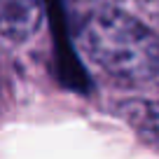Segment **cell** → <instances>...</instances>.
<instances>
[{"mask_svg": "<svg viewBox=\"0 0 159 159\" xmlns=\"http://www.w3.org/2000/svg\"><path fill=\"white\" fill-rule=\"evenodd\" d=\"M77 42L105 75L145 82L159 75V35L119 10H98L80 26Z\"/></svg>", "mask_w": 159, "mask_h": 159, "instance_id": "obj_1", "label": "cell"}, {"mask_svg": "<svg viewBox=\"0 0 159 159\" xmlns=\"http://www.w3.org/2000/svg\"><path fill=\"white\" fill-rule=\"evenodd\" d=\"M140 131L148 138V143H152L154 148H159V103H152L143 110L140 115Z\"/></svg>", "mask_w": 159, "mask_h": 159, "instance_id": "obj_3", "label": "cell"}, {"mask_svg": "<svg viewBox=\"0 0 159 159\" xmlns=\"http://www.w3.org/2000/svg\"><path fill=\"white\" fill-rule=\"evenodd\" d=\"M42 0H0V35L24 42L38 33L42 24Z\"/></svg>", "mask_w": 159, "mask_h": 159, "instance_id": "obj_2", "label": "cell"}]
</instances>
